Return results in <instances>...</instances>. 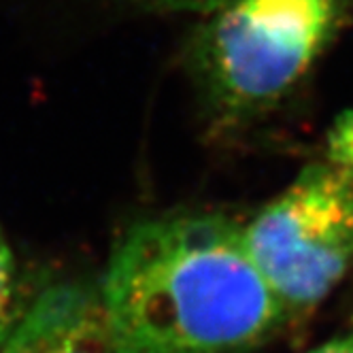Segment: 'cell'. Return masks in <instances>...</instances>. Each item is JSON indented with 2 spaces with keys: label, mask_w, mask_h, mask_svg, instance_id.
I'll return each instance as SVG.
<instances>
[{
  "label": "cell",
  "mask_w": 353,
  "mask_h": 353,
  "mask_svg": "<svg viewBox=\"0 0 353 353\" xmlns=\"http://www.w3.org/2000/svg\"><path fill=\"white\" fill-rule=\"evenodd\" d=\"M147 5H154L158 9H166V11H203V13H211L213 9H217L223 0H145Z\"/></svg>",
  "instance_id": "8992f818"
},
{
  "label": "cell",
  "mask_w": 353,
  "mask_h": 353,
  "mask_svg": "<svg viewBox=\"0 0 353 353\" xmlns=\"http://www.w3.org/2000/svg\"><path fill=\"white\" fill-rule=\"evenodd\" d=\"M3 353H115L98 288L62 281L23 311Z\"/></svg>",
  "instance_id": "277c9868"
},
{
  "label": "cell",
  "mask_w": 353,
  "mask_h": 353,
  "mask_svg": "<svg viewBox=\"0 0 353 353\" xmlns=\"http://www.w3.org/2000/svg\"><path fill=\"white\" fill-rule=\"evenodd\" d=\"M21 313L15 307V262L13 251L0 228V353L5 351Z\"/></svg>",
  "instance_id": "5b68a950"
},
{
  "label": "cell",
  "mask_w": 353,
  "mask_h": 353,
  "mask_svg": "<svg viewBox=\"0 0 353 353\" xmlns=\"http://www.w3.org/2000/svg\"><path fill=\"white\" fill-rule=\"evenodd\" d=\"M98 296L115 353H247L290 317L245 228L215 213L132 225Z\"/></svg>",
  "instance_id": "6da1fadb"
},
{
  "label": "cell",
  "mask_w": 353,
  "mask_h": 353,
  "mask_svg": "<svg viewBox=\"0 0 353 353\" xmlns=\"http://www.w3.org/2000/svg\"><path fill=\"white\" fill-rule=\"evenodd\" d=\"M198 30L190 66L225 121L279 105L334 37L343 0H223Z\"/></svg>",
  "instance_id": "7a4b0ae2"
},
{
  "label": "cell",
  "mask_w": 353,
  "mask_h": 353,
  "mask_svg": "<svg viewBox=\"0 0 353 353\" xmlns=\"http://www.w3.org/2000/svg\"><path fill=\"white\" fill-rule=\"evenodd\" d=\"M309 353H353V327L330 341H325Z\"/></svg>",
  "instance_id": "52a82bcc"
},
{
  "label": "cell",
  "mask_w": 353,
  "mask_h": 353,
  "mask_svg": "<svg viewBox=\"0 0 353 353\" xmlns=\"http://www.w3.org/2000/svg\"><path fill=\"white\" fill-rule=\"evenodd\" d=\"M245 239L290 317L339 285L353 262V113L339 117L323 156L254 217Z\"/></svg>",
  "instance_id": "3957f363"
}]
</instances>
